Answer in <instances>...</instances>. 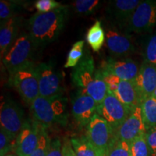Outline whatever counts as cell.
I'll list each match as a JSON object with an SVG mask.
<instances>
[{
  "mask_svg": "<svg viewBox=\"0 0 156 156\" xmlns=\"http://www.w3.org/2000/svg\"><path fill=\"white\" fill-rule=\"evenodd\" d=\"M23 21V17L17 15L1 23V27H0L1 59L20 34V30L22 27Z\"/></svg>",
  "mask_w": 156,
  "mask_h": 156,
  "instance_id": "ac0fdd59",
  "label": "cell"
},
{
  "mask_svg": "<svg viewBox=\"0 0 156 156\" xmlns=\"http://www.w3.org/2000/svg\"><path fill=\"white\" fill-rule=\"evenodd\" d=\"M153 97H155V98H156V87H155V92H154V93H153Z\"/></svg>",
  "mask_w": 156,
  "mask_h": 156,
  "instance_id": "d590c367",
  "label": "cell"
},
{
  "mask_svg": "<svg viewBox=\"0 0 156 156\" xmlns=\"http://www.w3.org/2000/svg\"><path fill=\"white\" fill-rule=\"evenodd\" d=\"M99 71H100V70H99ZM101 73V75H102L103 80H104L105 83L106 84L107 87H108V90L112 93H114L115 90H116L117 88L119 83H120V81L122 80L118 77H116V76L112 75V74H106L102 73Z\"/></svg>",
  "mask_w": 156,
  "mask_h": 156,
  "instance_id": "d6a6232c",
  "label": "cell"
},
{
  "mask_svg": "<svg viewBox=\"0 0 156 156\" xmlns=\"http://www.w3.org/2000/svg\"><path fill=\"white\" fill-rule=\"evenodd\" d=\"M141 1L113 0L108 2L106 8L107 17L110 25L125 30L128 23Z\"/></svg>",
  "mask_w": 156,
  "mask_h": 156,
  "instance_id": "7c38bea8",
  "label": "cell"
},
{
  "mask_svg": "<svg viewBox=\"0 0 156 156\" xmlns=\"http://www.w3.org/2000/svg\"><path fill=\"white\" fill-rule=\"evenodd\" d=\"M61 4L54 0H38L35 2V7L39 12H48L58 8Z\"/></svg>",
  "mask_w": 156,
  "mask_h": 156,
  "instance_id": "4dcf8cb0",
  "label": "cell"
},
{
  "mask_svg": "<svg viewBox=\"0 0 156 156\" xmlns=\"http://www.w3.org/2000/svg\"><path fill=\"white\" fill-rule=\"evenodd\" d=\"M140 109L144 124L147 131L156 126V98L151 96L142 101Z\"/></svg>",
  "mask_w": 156,
  "mask_h": 156,
  "instance_id": "44dd1931",
  "label": "cell"
},
{
  "mask_svg": "<svg viewBox=\"0 0 156 156\" xmlns=\"http://www.w3.org/2000/svg\"><path fill=\"white\" fill-rule=\"evenodd\" d=\"M114 93L117 98L132 112H134L137 107H140L142 99L134 80H121Z\"/></svg>",
  "mask_w": 156,
  "mask_h": 156,
  "instance_id": "d6986e66",
  "label": "cell"
},
{
  "mask_svg": "<svg viewBox=\"0 0 156 156\" xmlns=\"http://www.w3.org/2000/svg\"><path fill=\"white\" fill-rule=\"evenodd\" d=\"M69 6L62 5L48 12L35 13L28 20V34L36 48L55 41L62 34L69 16Z\"/></svg>",
  "mask_w": 156,
  "mask_h": 156,
  "instance_id": "6da1fadb",
  "label": "cell"
},
{
  "mask_svg": "<svg viewBox=\"0 0 156 156\" xmlns=\"http://www.w3.org/2000/svg\"><path fill=\"white\" fill-rule=\"evenodd\" d=\"M146 132L147 130L142 119L141 109L140 107H137L127 119L115 130L114 136L130 144L136 138L146 134Z\"/></svg>",
  "mask_w": 156,
  "mask_h": 156,
  "instance_id": "2e32d148",
  "label": "cell"
},
{
  "mask_svg": "<svg viewBox=\"0 0 156 156\" xmlns=\"http://www.w3.org/2000/svg\"><path fill=\"white\" fill-rule=\"evenodd\" d=\"M8 84L17 91L25 103L30 105L39 96L36 65L30 61L9 74Z\"/></svg>",
  "mask_w": 156,
  "mask_h": 156,
  "instance_id": "277c9868",
  "label": "cell"
},
{
  "mask_svg": "<svg viewBox=\"0 0 156 156\" xmlns=\"http://www.w3.org/2000/svg\"><path fill=\"white\" fill-rule=\"evenodd\" d=\"M132 112L117 98L114 93L109 90L102 102L98 104L96 112L110 124L114 131L127 119Z\"/></svg>",
  "mask_w": 156,
  "mask_h": 156,
  "instance_id": "ba28073f",
  "label": "cell"
},
{
  "mask_svg": "<svg viewBox=\"0 0 156 156\" xmlns=\"http://www.w3.org/2000/svg\"><path fill=\"white\" fill-rule=\"evenodd\" d=\"M137 62L129 57L107 58L101 62L98 69L101 73L112 74L122 80H134L137 77L140 71Z\"/></svg>",
  "mask_w": 156,
  "mask_h": 156,
  "instance_id": "4fadbf2b",
  "label": "cell"
},
{
  "mask_svg": "<svg viewBox=\"0 0 156 156\" xmlns=\"http://www.w3.org/2000/svg\"><path fill=\"white\" fill-rule=\"evenodd\" d=\"M73 84L79 90L87 93L93 98L98 104L103 101L108 89L103 80L102 75L95 66L94 59L87 52L71 73Z\"/></svg>",
  "mask_w": 156,
  "mask_h": 156,
  "instance_id": "7a4b0ae2",
  "label": "cell"
},
{
  "mask_svg": "<svg viewBox=\"0 0 156 156\" xmlns=\"http://www.w3.org/2000/svg\"><path fill=\"white\" fill-rule=\"evenodd\" d=\"M72 114L80 126H87L96 114L98 103L92 97L78 90L72 98Z\"/></svg>",
  "mask_w": 156,
  "mask_h": 156,
  "instance_id": "9a60e30c",
  "label": "cell"
},
{
  "mask_svg": "<svg viewBox=\"0 0 156 156\" xmlns=\"http://www.w3.org/2000/svg\"><path fill=\"white\" fill-rule=\"evenodd\" d=\"M36 73L39 96L53 98L64 95L63 77L52 62H42L36 65Z\"/></svg>",
  "mask_w": 156,
  "mask_h": 156,
  "instance_id": "8992f818",
  "label": "cell"
},
{
  "mask_svg": "<svg viewBox=\"0 0 156 156\" xmlns=\"http://www.w3.org/2000/svg\"><path fill=\"white\" fill-rule=\"evenodd\" d=\"M62 145H63V142H61L59 138L51 140L49 150L46 156H63L62 155Z\"/></svg>",
  "mask_w": 156,
  "mask_h": 156,
  "instance_id": "836d02e7",
  "label": "cell"
},
{
  "mask_svg": "<svg viewBox=\"0 0 156 156\" xmlns=\"http://www.w3.org/2000/svg\"><path fill=\"white\" fill-rule=\"evenodd\" d=\"M100 5L98 0H77L72 4V8L77 14L87 16L95 12Z\"/></svg>",
  "mask_w": 156,
  "mask_h": 156,
  "instance_id": "cb8c5ba5",
  "label": "cell"
},
{
  "mask_svg": "<svg viewBox=\"0 0 156 156\" xmlns=\"http://www.w3.org/2000/svg\"><path fill=\"white\" fill-rule=\"evenodd\" d=\"M143 57V61L156 66V32L152 34L146 41Z\"/></svg>",
  "mask_w": 156,
  "mask_h": 156,
  "instance_id": "83f0119b",
  "label": "cell"
},
{
  "mask_svg": "<svg viewBox=\"0 0 156 156\" xmlns=\"http://www.w3.org/2000/svg\"><path fill=\"white\" fill-rule=\"evenodd\" d=\"M85 42L84 41H78L72 46L71 49L67 55V62L64 64L65 68H74L79 63L83 56V48Z\"/></svg>",
  "mask_w": 156,
  "mask_h": 156,
  "instance_id": "484cf974",
  "label": "cell"
},
{
  "mask_svg": "<svg viewBox=\"0 0 156 156\" xmlns=\"http://www.w3.org/2000/svg\"><path fill=\"white\" fill-rule=\"evenodd\" d=\"M130 145V156H151L145 134L132 141Z\"/></svg>",
  "mask_w": 156,
  "mask_h": 156,
  "instance_id": "f1b7e54d",
  "label": "cell"
},
{
  "mask_svg": "<svg viewBox=\"0 0 156 156\" xmlns=\"http://www.w3.org/2000/svg\"><path fill=\"white\" fill-rule=\"evenodd\" d=\"M46 129L47 128L40 125V136L38 146L30 156H46L47 155L51 140Z\"/></svg>",
  "mask_w": 156,
  "mask_h": 156,
  "instance_id": "4316f807",
  "label": "cell"
},
{
  "mask_svg": "<svg viewBox=\"0 0 156 156\" xmlns=\"http://www.w3.org/2000/svg\"><path fill=\"white\" fill-rule=\"evenodd\" d=\"M136 87L139 91L142 102L153 96L156 87V66L142 62L140 71L135 80Z\"/></svg>",
  "mask_w": 156,
  "mask_h": 156,
  "instance_id": "e0dca14e",
  "label": "cell"
},
{
  "mask_svg": "<svg viewBox=\"0 0 156 156\" xmlns=\"http://www.w3.org/2000/svg\"><path fill=\"white\" fill-rule=\"evenodd\" d=\"M156 25V1H141L130 19L126 31L136 34L151 33Z\"/></svg>",
  "mask_w": 156,
  "mask_h": 156,
  "instance_id": "9c48e42d",
  "label": "cell"
},
{
  "mask_svg": "<svg viewBox=\"0 0 156 156\" xmlns=\"http://www.w3.org/2000/svg\"><path fill=\"white\" fill-rule=\"evenodd\" d=\"M16 140L11 137L3 129L0 131V156L9 155L13 150H15Z\"/></svg>",
  "mask_w": 156,
  "mask_h": 156,
  "instance_id": "f546056e",
  "label": "cell"
},
{
  "mask_svg": "<svg viewBox=\"0 0 156 156\" xmlns=\"http://www.w3.org/2000/svg\"><path fill=\"white\" fill-rule=\"evenodd\" d=\"M5 156H14V155H5Z\"/></svg>",
  "mask_w": 156,
  "mask_h": 156,
  "instance_id": "8d00e7d4",
  "label": "cell"
},
{
  "mask_svg": "<svg viewBox=\"0 0 156 156\" xmlns=\"http://www.w3.org/2000/svg\"><path fill=\"white\" fill-rule=\"evenodd\" d=\"M106 35L101 21L98 20L87 30L86 35L87 41L93 51L98 52L104 44Z\"/></svg>",
  "mask_w": 156,
  "mask_h": 156,
  "instance_id": "ffe728a7",
  "label": "cell"
},
{
  "mask_svg": "<svg viewBox=\"0 0 156 156\" xmlns=\"http://www.w3.org/2000/svg\"><path fill=\"white\" fill-rule=\"evenodd\" d=\"M24 111L15 101L7 99L2 102L0 111L1 128L16 140L25 122Z\"/></svg>",
  "mask_w": 156,
  "mask_h": 156,
  "instance_id": "8fae6325",
  "label": "cell"
},
{
  "mask_svg": "<svg viewBox=\"0 0 156 156\" xmlns=\"http://www.w3.org/2000/svg\"><path fill=\"white\" fill-rule=\"evenodd\" d=\"M40 124L33 119H27L16 139L15 153L17 156H30L38 146Z\"/></svg>",
  "mask_w": 156,
  "mask_h": 156,
  "instance_id": "5bb4252c",
  "label": "cell"
},
{
  "mask_svg": "<svg viewBox=\"0 0 156 156\" xmlns=\"http://www.w3.org/2000/svg\"><path fill=\"white\" fill-rule=\"evenodd\" d=\"M106 156H130V145L114 136L107 149Z\"/></svg>",
  "mask_w": 156,
  "mask_h": 156,
  "instance_id": "d4e9b609",
  "label": "cell"
},
{
  "mask_svg": "<svg viewBox=\"0 0 156 156\" xmlns=\"http://www.w3.org/2000/svg\"><path fill=\"white\" fill-rule=\"evenodd\" d=\"M25 2L14 0H1L0 1V20L1 23L17 16L18 12L24 8Z\"/></svg>",
  "mask_w": 156,
  "mask_h": 156,
  "instance_id": "7402d4cb",
  "label": "cell"
},
{
  "mask_svg": "<svg viewBox=\"0 0 156 156\" xmlns=\"http://www.w3.org/2000/svg\"><path fill=\"white\" fill-rule=\"evenodd\" d=\"M85 136L99 156H106L107 149L114 138V130L96 113L86 126Z\"/></svg>",
  "mask_w": 156,
  "mask_h": 156,
  "instance_id": "52a82bcc",
  "label": "cell"
},
{
  "mask_svg": "<svg viewBox=\"0 0 156 156\" xmlns=\"http://www.w3.org/2000/svg\"><path fill=\"white\" fill-rule=\"evenodd\" d=\"M106 46L113 58H126L135 51L131 36L125 30L116 27L106 25L105 30Z\"/></svg>",
  "mask_w": 156,
  "mask_h": 156,
  "instance_id": "30bf717a",
  "label": "cell"
},
{
  "mask_svg": "<svg viewBox=\"0 0 156 156\" xmlns=\"http://www.w3.org/2000/svg\"><path fill=\"white\" fill-rule=\"evenodd\" d=\"M62 155L63 156H76L74 151L71 141L68 138H64L62 145Z\"/></svg>",
  "mask_w": 156,
  "mask_h": 156,
  "instance_id": "e575fe53",
  "label": "cell"
},
{
  "mask_svg": "<svg viewBox=\"0 0 156 156\" xmlns=\"http://www.w3.org/2000/svg\"><path fill=\"white\" fill-rule=\"evenodd\" d=\"M70 141L76 156H99L85 136H74Z\"/></svg>",
  "mask_w": 156,
  "mask_h": 156,
  "instance_id": "603a6c76",
  "label": "cell"
},
{
  "mask_svg": "<svg viewBox=\"0 0 156 156\" xmlns=\"http://www.w3.org/2000/svg\"><path fill=\"white\" fill-rule=\"evenodd\" d=\"M37 49L28 33L23 32L7 51L2 58L9 74L32 61L34 51Z\"/></svg>",
  "mask_w": 156,
  "mask_h": 156,
  "instance_id": "5b68a950",
  "label": "cell"
},
{
  "mask_svg": "<svg viewBox=\"0 0 156 156\" xmlns=\"http://www.w3.org/2000/svg\"><path fill=\"white\" fill-rule=\"evenodd\" d=\"M30 110L33 119L46 128L56 124L66 126L68 123L67 98L64 95L53 98L38 96L31 103Z\"/></svg>",
  "mask_w": 156,
  "mask_h": 156,
  "instance_id": "3957f363",
  "label": "cell"
},
{
  "mask_svg": "<svg viewBox=\"0 0 156 156\" xmlns=\"http://www.w3.org/2000/svg\"><path fill=\"white\" fill-rule=\"evenodd\" d=\"M145 136L151 156H156V126L147 130Z\"/></svg>",
  "mask_w": 156,
  "mask_h": 156,
  "instance_id": "1f68e13d",
  "label": "cell"
}]
</instances>
